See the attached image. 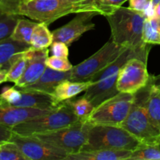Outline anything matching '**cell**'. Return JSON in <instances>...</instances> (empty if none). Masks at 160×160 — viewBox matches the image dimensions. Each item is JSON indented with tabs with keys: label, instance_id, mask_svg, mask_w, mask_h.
<instances>
[{
	"label": "cell",
	"instance_id": "obj_29",
	"mask_svg": "<svg viewBox=\"0 0 160 160\" xmlns=\"http://www.w3.org/2000/svg\"><path fill=\"white\" fill-rule=\"evenodd\" d=\"M45 62L47 67L59 71H69L71 70L73 67L68 60V58L57 57L54 56L47 58Z\"/></svg>",
	"mask_w": 160,
	"mask_h": 160
},
{
	"label": "cell",
	"instance_id": "obj_34",
	"mask_svg": "<svg viewBox=\"0 0 160 160\" xmlns=\"http://www.w3.org/2000/svg\"><path fill=\"white\" fill-rule=\"evenodd\" d=\"M98 1L108 11V12L110 13L116 9L120 7L122 4L126 2L128 0H98Z\"/></svg>",
	"mask_w": 160,
	"mask_h": 160
},
{
	"label": "cell",
	"instance_id": "obj_9",
	"mask_svg": "<svg viewBox=\"0 0 160 160\" xmlns=\"http://www.w3.org/2000/svg\"><path fill=\"white\" fill-rule=\"evenodd\" d=\"M89 123L79 120L76 123L57 131L34 135L41 140L63 150L69 155L81 151L88 135Z\"/></svg>",
	"mask_w": 160,
	"mask_h": 160
},
{
	"label": "cell",
	"instance_id": "obj_40",
	"mask_svg": "<svg viewBox=\"0 0 160 160\" xmlns=\"http://www.w3.org/2000/svg\"><path fill=\"white\" fill-rule=\"evenodd\" d=\"M1 69H2V66L0 65V70H1Z\"/></svg>",
	"mask_w": 160,
	"mask_h": 160
},
{
	"label": "cell",
	"instance_id": "obj_24",
	"mask_svg": "<svg viewBox=\"0 0 160 160\" xmlns=\"http://www.w3.org/2000/svg\"><path fill=\"white\" fill-rule=\"evenodd\" d=\"M27 67V59L24 52L17 55L6 73V82L15 84L22 77Z\"/></svg>",
	"mask_w": 160,
	"mask_h": 160
},
{
	"label": "cell",
	"instance_id": "obj_36",
	"mask_svg": "<svg viewBox=\"0 0 160 160\" xmlns=\"http://www.w3.org/2000/svg\"><path fill=\"white\" fill-rule=\"evenodd\" d=\"M6 73H7V70H5V69L0 70V84L6 82Z\"/></svg>",
	"mask_w": 160,
	"mask_h": 160
},
{
	"label": "cell",
	"instance_id": "obj_38",
	"mask_svg": "<svg viewBox=\"0 0 160 160\" xmlns=\"http://www.w3.org/2000/svg\"><path fill=\"white\" fill-rule=\"evenodd\" d=\"M159 2H160V0H152L151 6H152V8L154 9V10H155V8H156V6L159 4Z\"/></svg>",
	"mask_w": 160,
	"mask_h": 160
},
{
	"label": "cell",
	"instance_id": "obj_31",
	"mask_svg": "<svg viewBox=\"0 0 160 160\" xmlns=\"http://www.w3.org/2000/svg\"><path fill=\"white\" fill-rule=\"evenodd\" d=\"M26 1L27 0H0V10L18 15L20 6Z\"/></svg>",
	"mask_w": 160,
	"mask_h": 160
},
{
	"label": "cell",
	"instance_id": "obj_18",
	"mask_svg": "<svg viewBox=\"0 0 160 160\" xmlns=\"http://www.w3.org/2000/svg\"><path fill=\"white\" fill-rule=\"evenodd\" d=\"M133 151L116 149H98L81 151L70 154L65 160H126L129 159Z\"/></svg>",
	"mask_w": 160,
	"mask_h": 160
},
{
	"label": "cell",
	"instance_id": "obj_15",
	"mask_svg": "<svg viewBox=\"0 0 160 160\" xmlns=\"http://www.w3.org/2000/svg\"><path fill=\"white\" fill-rule=\"evenodd\" d=\"M142 99L155 126L160 131V75L151 76L148 84L141 90Z\"/></svg>",
	"mask_w": 160,
	"mask_h": 160
},
{
	"label": "cell",
	"instance_id": "obj_25",
	"mask_svg": "<svg viewBox=\"0 0 160 160\" xmlns=\"http://www.w3.org/2000/svg\"><path fill=\"white\" fill-rule=\"evenodd\" d=\"M20 17L0 10V41L10 37Z\"/></svg>",
	"mask_w": 160,
	"mask_h": 160
},
{
	"label": "cell",
	"instance_id": "obj_7",
	"mask_svg": "<svg viewBox=\"0 0 160 160\" xmlns=\"http://www.w3.org/2000/svg\"><path fill=\"white\" fill-rule=\"evenodd\" d=\"M136 94L119 92L95 108L85 120L90 124L120 126L129 114Z\"/></svg>",
	"mask_w": 160,
	"mask_h": 160
},
{
	"label": "cell",
	"instance_id": "obj_4",
	"mask_svg": "<svg viewBox=\"0 0 160 160\" xmlns=\"http://www.w3.org/2000/svg\"><path fill=\"white\" fill-rule=\"evenodd\" d=\"M143 145L134 136L121 126L90 124L88 135L81 151L116 149L134 151Z\"/></svg>",
	"mask_w": 160,
	"mask_h": 160
},
{
	"label": "cell",
	"instance_id": "obj_21",
	"mask_svg": "<svg viewBox=\"0 0 160 160\" xmlns=\"http://www.w3.org/2000/svg\"><path fill=\"white\" fill-rule=\"evenodd\" d=\"M48 25L44 23H38L33 31L31 45L35 49L48 48L53 42L52 33L48 28Z\"/></svg>",
	"mask_w": 160,
	"mask_h": 160
},
{
	"label": "cell",
	"instance_id": "obj_17",
	"mask_svg": "<svg viewBox=\"0 0 160 160\" xmlns=\"http://www.w3.org/2000/svg\"><path fill=\"white\" fill-rule=\"evenodd\" d=\"M19 89L21 92V96L20 99L17 102L14 103L12 106L52 110L57 108L61 104V103L58 104L55 101L52 95L49 94L42 93V92H35V91Z\"/></svg>",
	"mask_w": 160,
	"mask_h": 160
},
{
	"label": "cell",
	"instance_id": "obj_5",
	"mask_svg": "<svg viewBox=\"0 0 160 160\" xmlns=\"http://www.w3.org/2000/svg\"><path fill=\"white\" fill-rule=\"evenodd\" d=\"M80 119L73 112L70 99L62 102L57 108L12 127V131L20 135L31 136L57 131L76 123Z\"/></svg>",
	"mask_w": 160,
	"mask_h": 160
},
{
	"label": "cell",
	"instance_id": "obj_28",
	"mask_svg": "<svg viewBox=\"0 0 160 160\" xmlns=\"http://www.w3.org/2000/svg\"><path fill=\"white\" fill-rule=\"evenodd\" d=\"M0 160H28L17 145L12 142L0 145Z\"/></svg>",
	"mask_w": 160,
	"mask_h": 160
},
{
	"label": "cell",
	"instance_id": "obj_41",
	"mask_svg": "<svg viewBox=\"0 0 160 160\" xmlns=\"http://www.w3.org/2000/svg\"><path fill=\"white\" fill-rule=\"evenodd\" d=\"M159 148H160V145H159Z\"/></svg>",
	"mask_w": 160,
	"mask_h": 160
},
{
	"label": "cell",
	"instance_id": "obj_3",
	"mask_svg": "<svg viewBox=\"0 0 160 160\" xmlns=\"http://www.w3.org/2000/svg\"><path fill=\"white\" fill-rule=\"evenodd\" d=\"M150 50H133L127 48L114 62L97 73L91 79V85L83 97L88 98L95 108L106 100L119 93L117 88L119 72L125 62L131 58L137 57L148 61Z\"/></svg>",
	"mask_w": 160,
	"mask_h": 160
},
{
	"label": "cell",
	"instance_id": "obj_8",
	"mask_svg": "<svg viewBox=\"0 0 160 160\" xmlns=\"http://www.w3.org/2000/svg\"><path fill=\"white\" fill-rule=\"evenodd\" d=\"M127 48L117 45L112 40L105 44L98 52L81 63L73 67L70 81L84 82L116 60Z\"/></svg>",
	"mask_w": 160,
	"mask_h": 160
},
{
	"label": "cell",
	"instance_id": "obj_27",
	"mask_svg": "<svg viewBox=\"0 0 160 160\" xmlns=\"http://www.w3.org/2000/svg\"><path fill=\"white\" fill-rule=\"evenodd\" d=\"M130 160H160V148L143 145L132 152Z\"/></svg>",
	"mask_w": 160,
	"mask_h": 160
},
{
	"label": "cell",
	"instance_id": "obj_20",
	"mask_svg": "<svg viewBox=\"0 0 160 160\" xmlns=\"http://www.w3.org/2000/svg\"><path fill=\"white\" fill-rule=\"evenodd\" d=\"M92 81H84V82H78L67 80L61 82L55 89L52 96L55 101L60 104L62 102L72 99L78 94L82 92H85L88 88L91 85Z\"/></svg>",
	"mask_w": 160,
	"mask_h": 160
},
{
	"label": "cell",
	"instance_id": "obj_19",
	"mask_svg": "<svg viewBox=\"0 0 160 160\" xmlns=\"http://www.w3.org/2000/svg\"><path fill=\"white\" fill-rule=\"evenodd\" d=\"M31 47L30 44L18 42L9 37L0 41V65L2 69L9 70L16 55L26 52Z\"/></svg>",
	"mask_w": 160,
	"mask_h": 160
},
{
	"label": "cell",
	"instance_id": "obj_11",
	"mask_svg": "<svg viewBox=\"0 0 160 160\" xmlns=\"http://www.w3.org/2000/svg\"><path fill=\"white\" fill-rule=\"evenodd\" d=\"M15 143L28 160H65L67 152L34 135H20L13 133L10 141Z\"/></svg>",
	"mask_w": 160,
	"mask_h": 160
},
{
	"label": "cell",
	"instance_id": "obj_30",
	"mask_svg": "<svg viewBox=\"0 0 160 160\" xmlns=\"http://www.w3.org/2000/svg\"><path fill=\"white\" fill-rule=\"evenodd\" d=\"M21 96V92L17 87H6L2 89L0 97L6 100L8 103L13 105L17 102Z\"/></svg>",
	"mask_w": 160,
	"mask_h": 160
},
{
	"label": "cell",
	"instance_id": "obj_32",
	"mask_svg": "<svg viewBox=\"0 0 160 160\" xmlns=\"http://www.w3.org/2000/svg\"><path fill=\"white\" fill-rule=\"evenodd\" d=\"M67 44L62 42H53L51 45V52L52 56L57 57L68 58L69 48Z\"/></svg>",
	"mask_w": 160,
	"mask_h": 160
},
{
	"label": "cell",
	"instance_id": "obj_6",
	"mask_svg": "<svg viewBox=\"0 0 160 160\" xmlns=\"http://www.w3.org/2000/svg\"><path fill=\"white\" fill-rule=\"evenodd\" d=\"M120 126L129 131L143 145H160V131L151 120L142 98H139L138 94L129 114Z\"/></svg>",
	"mask_w": 160,
	"mask_h": 160
},
{
	"label": "cell",
	"instance_id": "obj_2",
	"mask_svg": "<svg viewBox=\"0 0 160 160\" xmlns=\"http://www.w3.org/2000/svg\"><path fill=\"white\" fill-rule=\"evenodd\" d=\"M88 11L97 12L102 16L109 13L98 0L84 2H73L70 0H28L20 6L18 15L49 25L68 14Z\"/></svg>",
	"mask_w": 160,
	"mask_h": 160
},
{
	"label": "cell",
	"instance_id": "obj_37",
	"mask_svg": "<svg viewBox=\"0 0 160 160\" xmlns=\"http://www.w3.org/2000/svg\"><path fill=\"white\" fill-rule=\"evenodd\" d=\"M155 16L160 17V2L159 4L156 6V8H155Z\"/></svg>",
	"mask_w": 160,
	"mask_h": 160
},
{
	"label": "cell",
	"instance_id": "obj_42",
	"mask_svg": "<svg viewBox=\"0 0 160 160\" xmlns=\"http://www.w3.org/2000/svg\"><path fill=\"white\" fill-rule=\"evenodd\" d=\"M27 1H28V0H27Z\"/></svg>",
	"mask_w": 160,
	"mask_h": 160
},
{
	"label": "cell",
	"instance_id": "obj_39",
	"mask_svg": "<svg viewBox=\"0 0 160 160\" xmlns=\"http://www.w3.org/2000/svg\"><path fill=\"white\" fill-rule=\"evenodd\" d=\"M71 2H90L93 1V0H70Z\"/></svg>",
	"mask_w": 160,
	"mask_h": 160
},
{
	"label": "cell",
	"instance_id": "obj_1",
	"mask_svg": "<svg viewBox=\"0 0 160 160\" xmlns=\"http://www.w3.org/2000/svg\"><path fill=\"white\" fill-rule=\"evenodd\" d=\"M109 22L111 39L117 45L133 50H150L143 41V28L147 17L130 7L117 8L104 16Z\"/></svg>",
	"mask_w": 160,
	"mask_h": 160
},
{
	"label": "cell",
	"instance_id": "obj_14",
	"mask_svg": "<svg viewBox=\"0 0 160 160\" xmlns=\"http://www.w3.org/2000/svg\"><path fill=\"white\" fill-rule=\"evenodd\" d=\"M52 110L12 106L0 97V123L10 128L36 117L48 113Z\"/></svg>",
	"mask_w": 160,
	"mask_h": 160
},
{
	"label": "cell",
	"instance_id": "obj_35",
	"mask_svg": "<svg viewBox=\"0 0 160 160\" xmlns=\"http://www.w3.org/2000/svg\"><path fill=\"white\" fill-rule=\"evenodd\" d=\"M12 134L13 132L12 131V128L0 123V145L9 142Z\"/></svg>",
	"mask_w": 160,
	"mask_h": 160
},
{
	"label": "cell",
	"instance_id": "obj_26",
	"mask_svg": "<svg viewBox=\"0 0 160 160\" xmlns=\"http://www.w3.org/2000/svg\"><path fill=\"white\" fill-rule=\"evenodd\" d=\"M70 102L73 112L80 120H87L88 117L95 109V106L92 105V103L88 98L83 96L77 100L70 99Z\"/></svg>",
	"mask_w": 160,
	"mask_h": 160
},
{
	"label": "cell",
	"instance_id": "obj_10",
	"mask_svg": "<svg viewBox=\"0 0 160 160\" xmlns=\"http://www.w3.org/2000/svg\"><path fill=\"white\" fill-rule=\"evenodd\" d=\"M150 78L147 61L137 57L131 58L119 72L117 90L119 92L135 95L148 84Z\"/></svg>",
	"mask_w": 160,
	"mask_h": 160
},
{
	"label": "cell",
	"instance_id": "obj_13",
	"mask_svg": "<svg viewBox=\"0 0 160 160\" xmlns=\"http://www.w3.org/2000/svg\"><path fill=\"white\" fill-rule=\"evenodd\" d=\"M27 59V67L21 78L15 83L17 88H24L38 81L46 69V59L48 57V49H35L31 48L24 52Z\"/></svg>",
	"mask_w": 160,
	"mask_h": 160
},
{
	"label": "cell",
	"instance_id": "obj_23",
	"mask_svg": "<svg viewBox=\"0 0 160 160\" xmlns=\"http://www.w3.org/2000/svg\"><path fill=\"white\" fill-rule=\"evenodd\" d=\"M38 23L27 19H19L10 37L12 39L31 45L33 31Z\"/></svg>",
	"mask_w": 160,
	"mask_h": 160
},
{
	"label": "cell",
	"instance_id": "obj_16",
	"mask_svg": "<svg viewBox=\"0 0 160 160\" xmlns=\"http://www.w3.org/2000/svg\"><path fill=\"white\" fill-rule=\"evenodd\" d=\"M71 71H59L47 67L42 76L33 84L24 88H19L23 90L35 91L52 95L56 88L61 82L70 79Z\"/></svg>",
	"mask_w": 160,
	"mask_h": 160
},
{
	"label": "cell",
	"instance_id": "obj_33",
	"mask_svg": "<svg viewBox=\"0 0 160 160\" xmlns=\"http://www.w3.org/2000/svg\"><path fill=\"white\" fill-rule=\"evenodd\" d=\"M129 7L145 13L152 4V0H128Z\"/></svg>",
	"mask_w": 160,
	"mask_h": 160
},
{
	"label": "cell",
	"instance_id": "obj_22",
	"mask_svg": "<svg viewBox=\"0 0 160 160\" xmlns=\"http://www.w3.org/2000/svg\"><path fill=\"white\" fill-rule=\"evenodd\" d=\"M143 41L149 45H160V17H147L143 28Z\"/></svg>",
	"mask_w": 160,
	"mask_h": 160
},
{
	"label": "cell",
	"instance_id": "obj_12",
	"mask_svg": "<svg viewBox=\"0 0 160 160\" xmlns=\"http://www.w3.org/2000/svg\"><path fill=\"white\" fill-rule=\"evenodd\" d=\"M97 12L88 11L77 13V16L67 24L52 31L53 42H62L70 46L71 44L78 41L85 32L92 31L95 25L92 23V19Z\"/></svg>",
	"mask_w": 160,
	"mask_h": 160
}]
</instances>
